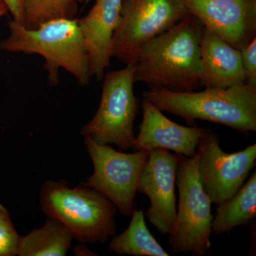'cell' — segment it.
<instances>
[{
	"label": "cell",
	"instance_id": "9c48e42d",
	"mask_svg": "<svg viewBox=\"0 0 256 256\" xmlns=\"http://www.w3.org/2000/svg\"><path fill=\"white\" fill-rule=\"evenodd\" d=\"M197 152L200 181L216 206L238 191L256 166V144L237 152H225L216 133L210 128H204Z\"/></svg>",
	"mask_w": 256,
	"mask_h": 256
},
{
	"label": "cell",
	"instance_id": "8992f818",
	"mask_svg": "<svg viewBox=\"0 0 256 256\" xmlns=\"http://www.w3.org/2000/svg\"><path fill=\"white\" fill-rule=\"evenodd\" d=\"M136 64L104 75L102 96L97 112L82 126L80 134L99 144H114L119 150L132 149L133 128L140 102L134 94Z\"/></svg>",
	"mask_w": 256,
	"mask_h": 256
},
{
	"label": "cell",
	"instance_id": "ac0fdd59",
	"mask_svg": "<svg viewBox=\"0 0 256 256\" xmlns=\"http://www.w3.org/2000/svg\"><path fill=\"white\" fill-rule=\"evenodd\" d=\"M84 0H23V23L28 30L57 20H74Z\"/></svg>",
	"mask_w": 256,
	"mask_h": 256
},
{
	"label": "cell",
	"instance_id": "30bf717a",
	"mask_svg": "<svg viewBox=\"0 0 256 256\" xmlns=\"http://www.w3.org/2000/svg\"><path fill=\"white\" fill-rule=\"evenodd\" d=\"M178 162L176 154L160 148L151 150L138 184V192L150 202L144 216L164 235L171 233L176 218Z\"/></svg>",
	"mask_w": 256,
	"mask_h": 256
},
{
	"label": "cell",
	"instance_id": "52a82bcc",
	"mask_svg": "<svg viewBox=\"0 0 256 256\" xmlns=\"http://www.w3.org/2000/svg\"><path fill=\"white\" fill-rule=\"evenodd\" d=\"M183 0H122L112 56L136 64L142 47L190 14Z\"/></svg>",
	"mask_w": 256,
	"mask_h": 256
},
{
	"label": "cell",
	"instance_id": "2e32d148",
	"mask_svg": "<svg viewBox=\"0 0 256 256\" xmlns=\"http://www.w3.org/2000/svg\"><path fill=\"white\" fill-rule=\"evenodd\" d=\"M44 225L21 236L18 249L20 256H65L72 246L73 234L64 224L47 217Z\"/></svg>",
	"mask_w": 256,
	"mask_h": 256
},
{
	"label": "cell",
	"instance_id": "e0dca14e",
	"mask_svg": "<svg viewBox=\"0 0 256 256\" xmlns=\"http://www.w3.org/2000/svg\"><path fill=\"white\" fill-rule=\"evenodd\" d=\"M130 223L122 234L110 240L108 249L118 255L134 256H169L146 227L142 208H134Z\"/></svg>",
	"mask_w": 256,
	"mask_h": 256
},
{
	"label": "cell",
	"instance_id": "d6986e66",
	"mask_svg": "<svg viewBox=\"0 0 256 256\" xmlns=\"http://www.w3.org/2000/svg\"><path fill=\"white\" fill-rule=\"evenodd\" d=\"M20 237L9 210L0 204V256H18Z\"/></svg>",
	"mask_w": 256,
	"mask_h": 256
},
{
	"label": "cell",
	"instance_id": "ba28073f",
	"mask_svg": "<svg viewBox=\"0 0 256 256\" xmlns=\"http://www.w3.org/2000/svg\"><path fill=\"white\" fill-rule=\"evenodd\" d=\"M84 144L94 164V172L80 184L94 188L108 198L124 216H131L138 184L150 151L126 153L110 144H99L84 136Z\"/></svg>",
	"mask_w": 256,
	"mask_h": 256
},
{
	"label": "cell",
	"instance_id": "5bb4252c",
	"mask_svg": "<svg viewBox=\"0 0 256 256\" xmlns=\"http://www.w3.org/2000/svg\"><path fill=\"white\" fill-rule=\"evenodd\" d=\"M201 82L205 88H227L246 84L240 50L204 26L201 42Z\"/></svg>",
	"mask_w": 256,
	"mask_h": 256
},
{
	"label": "cell",
	"instance_id": "7402d4cb",
	"mask_svg": "<svg viewBox=\"0 0 256 256\" xmlns=\"http://www.w3.org/2000/svg\"><path fill=\"white\" fill-rule=\"evenodd\" d=\"M74 252L76 255L78 256H97L89 250L86 247L84 246V244H80V245L77 246L74 248Z\"/></svg>",
	"mask_w": 256,
	"mask_h": 256
},
{
	"label": "cell",
	"instance_id": "7a4b0ae2",
	"mask_svg": "<svg viewBox=\"0 0 256 256\" xmlns=\"http://www.w3.org/2000/svg\"><path fill=\"white\" fill-rule=\"evenodd\" d=\"M8 28L9 35L0 41V50L42 56L50 85L60 84V68L72 74L80 86L88 85L90 62L78 18L54 20L36 30H28L12 18Z\"/></svg>",
	"mask_w": 256,
	"mask_h": 256
},
{
	"label": "cell",
	"instance_id": "8fae6325",
	"mask_svg": "<svg viewBox=\"0 0 256 256\" xmlns=\"http://www.w3.org/2000/svg\"><path fill=\"white\" fill-rule=\"evenodd\" d=\"M204 26L240 50L256 38V0H183Z\"/></svg>",
	"mask_w": 256,
	"mask_h": 256
},
{
	"label": "cell",
	"instance_id": "603a6c76",
	"mask_svg": "<svg viewBox=\"0 0 256 256\" xmlns=\"http://www.w3.org/2000/svg\"><path fill=\"white\" fill-rule=\"evenodd\" d=\"M8 13H9V10L6 3L4 2V0H0V18H3Z\"/></svg>",
	"mask_w": 256,
	"mask_h": 256
},
{
	"label": "cell",
	"instance_id": "ffe728a7",
	"mask_svg": "<svg viewBox=\"0 0 256 256\" xmlns=\"http://www.w3.org/2000/svg\"><path fill=\"white\" fill-rule=\"evenodd\" d=\"M246 84L256 86V38L240 50Z\"/></svg>",
	"mask_w": 256,
	"mask_h": 256
},
{
	"label": "cell",
	"instance_id": "7c38bea8",
	"mask_svg": "<svg viewBox=\"0 0 256 256\" xmlns=\"http://www.w3.org/2000/svg\"><path fill=\"white\" fill-rule=\"evenodd\" d=\"M140 106L142 120L133 140L132 150L150 151L160 148L188 158L196 154L204 128L176 124L146 99L143 98Z\"/></svg>",
	"mask_w": 256,
	"mask_h": 256
},
{
	"label": "cell",
	"instance_id": "3957f363",
	"mask_svg": "<svg viewBox=\"0 0 256 256\" xmlns=\"http://www.w3.org/2000/svg\"><path fill=\"white\" fill-rule=\"evenodd\" d=\"M143 98L162 112L182 118L190 126L196 120L223 124L242 134L256 131V86L240 84L202 92L149 90Z\"/></svg>",
	"mask_w": 256,
	"mask_h": 256
},
{
	"label": "cell",
	"instance_id": "6da1fadb",
	"mask_svg": "<svg viewBox=\"0 0 256 256\" xmlns=\"http://www.w3.org/2000/svg\"><path fill=\"white\" fill-rule=\"evenodd\" d=\"M204 25L190 14L140 50L134 82L149 90L194 92L202 88L200 42Z\"/></svg>",
	"mask_w": 256,
	"mask_h": 256
},
{
	"label": "cell",
	"instance_id": "5b68a950",
	"mask_svg": "<svg viewBox=\"0 0 256 256\" xmlns=\"http://www.w3.org/2000/svg\"><path fill=\"white\" fill-rule=\"evenodd\" d=\"M176 156V184L180 197L174 226L170 234V246L174 254L204 256L210 248L212 202L198 176V152L190 158Z\"/></svg>",
	"mask_w": 256,
	"mask_h": 256
},
{
	"label": "cell",
	"instance_id": "9a60e30c",
	"mask_svg": "<svg viewBox=\"0 0 256 256\" xmlns=\"http://www.w3.org/2000/svg\"><path fill=\"white\" fill-rule=\"evenodd\" d=\"M256 218V172L232 198L217 206L212 233L222 235L239 226H249Z\"/></svg>",
	"mask_w": 256,
	"mask_h": 256
},
{
	"label": "cell",
	"instance_id": "4fadbf2b",
	"mask_svg": "<svg viewBox=\"0 0 256 256\" xmlns=\"http://www.w3.org/2000/svg\"><path fill=\"white\" fill-rule=\"evenodd\" d=\"M122 0H96L88 13L78 18L85 40L92 77L100 82L110 65L112 40L118 25Z\"/></svg>",
	"mask_w": 256,
	"mask_h": 256
},
{
	"label": "cell",
	"instance_id": "44dd1931",
	"mask_svg": "<svg viewBox=\"0 0 256 256\" xmlns=\"http://www.w3.org/2000/svg\"><path fill=\"white\" fill-rule=\"evenodd\" d=\"M8 6L9 12L12 20L16 23L22 25L23 23V0H4Z\"/></svg>",
	"mask_w": 256,
	"mask_h": 256
},
{
	"label": "cell",
	"instance_id": "277c9868",
	"mask_svg": "<svg viewBox=\"0 0 256 256\" xmlns=\"http://www.w3.org/2000/svg\"><path fill=\"white\" fill-rule=\"evenodd\" d=\"M42 212L64 224L82 244H105L116 234L117 208L94 188H72L65 180H48L40 195Z\"/></svg>",
	"mask_w": 256,
	"mask_h": 256
}]
</instances>
